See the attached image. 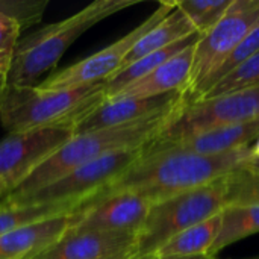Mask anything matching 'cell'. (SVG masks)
<instances>
[{
  "mask_svg": "<svg viewBox=\"0 0 259 259\" xmlns=\"http://www.w3.org/2000/svg\"><path fill=\"white\" fill-rule=\"evenodd\" d=\"M138 2L140 0H96L71 17L47 24L29 36H24L14 50L8 85H36V80L58 65L67 49L85 30Z\"/></svg>",
  "mask_w": 259,
  "mask_h": 259,
  "instance_id": "obj_4",
  "label": "cell"
},
{
  "mask_svg": "<svg viewBox=\"0 0 259 259\" xmlns=\"http://www.w3.org/2000/svg\"><path fill=\"white\" fill-rule=\"evenodd\" d=\"M143 147L118 150L108 153L99 159H94L76 170L67 173L61 179L52 182L50 185L27 194L20 199L8 200L5 205H52V203H76L96 194L114 179H117L126 168H129L141 155Z\"/></svg>",
  "mask_w": 259,
  "mask_h": 259,
  "instance_id": "obj_7",
  "label": "cell"
},
{
  "mask_svg": "<svg viewBox=\"0 0 259 259\" xmlns=\"http://www.w3.org/2000/svg\"><path fill=\"white\" fill-rule=\"evenodd\" d=\"M256 259H259V258H256Z\"/></svg>",
  "mask_w": 259,
  "mask_h": 259,
  "instance_id": "obj_34",
  "label": "cell"
},
{
  "mask_svg": "<svg viewBox=\"0 0 259 259\" xmlns=\"http://www.w3.org/2000/svg\"><path fill=\"white\" fill-rule=\"evenodd\" d=\"M252 158L253 159H259V137L256 138V141L252 146Z\"/></svg>",
  "mask_w": 259,
  "mask_h": 259,
  "instance_id": "obj_32",
  "label": "cell"
},
{
  "mask_svg": "<svg viewBox=\"0 0 259 259\" xmlns=\"http://www.w3.org/2000/svg\"><path fill=\"white\" fill-rule=\"evenodd\" d=\"M226 178L152 203L137 235L134 259L153 255L179 232L222 214L228 196Z\"/></svg>",
  "mask_w": 259,
  "mask_h": 259,
  "instance_id": "obj_5",
  "label": "cell"
},
{
  "mask_svg": "<svg viewBox=\"0 0 259 259\" xmlns=\"http://www.w3.org/2000/svg\"><path fill=\"white\" fill-rule=\"evenodd\" d=\"M77 208L76 203H52V205H5L0 202V235L8 234L26 225L47 220L62 214H71Z\"/></svg>",
  "mask_w": 259,
  "mask_h": 259,
  "instance_id": "obj_21",
  "label": "cell"
},
{
  "mask_svg": "<svg viewBox=\"0 0 259 259\" xmlns=\"http://www.w3.org/2000/svg\"><path fill=\"white\" fill-rule=\"evenodd\" d=\"M194 47L196 44L179 52L178 55L161 64L158 68L143 76L141 79L129 83L120 93H117L109 99H115V97L147 99V97H158L176 91L184 93L190 83V77L193 71Z\"/></svg>",
  "mask_w": 259,
  "mask_h": 259,
  "instance_id": "obj_14",
  "label": "cell"
},
{
  "mask_svg": "<svg viewBox=\"0 0 259 259\" xmlns=\"http://www.w3.org/2000/svg\"><path fill=\"white\" fill-rule=\"evenodd\" d=\"M152 202L134 193H118L96 205L71 212V226L82 231H105L138 235Z\"/></svg>",
  "mask_w": 259,
  "mask_h": 259,
  "instance_id": "obj_11",
  "label": "cell"
},
{
  "mask_svg": "<svg viewBox=\"0 0 259 259\" xmlns=\"http://www.w3.org/2000/svg\"><path fill=\"white\" fill-rule=\"evenodd\" d=\"M194 33L197 32L194 30L188 18L176 8V3H175V9L135 42L132 50L127 53L121 68L141 59L146 55H150L153 52L173 46L175 42L187 36H191Z\"/></svg>",
  "mask_w": 259,
  "mask_h": 259,
  "instance_id": "obj_17",
  "label": "cell"
},
{
  "mask_svg": "<svg viewBox=\"0 0 259 259\" xmlns=\"http://www.w3.org/2000/svg\"><path fill=\"white\" fill-rule=\"evenodd\" d=\"M259 26V0H234L225 17L206 33L200 35L194 47V64L190 83L184 91L190 102L199 87L238 46Z\"/></svg>",
  "mask_w": 259,
  "mask_h": 259,
  "instance_id": "obj_8",
  "label": "cell"
},
{
  "mask_svg": "<svg viewBox=\"0 0 259 259\" xmlns=\"http://www.w3.org/2000/svg\"><path fill=\"white\" fill-rule=\"evenodd\" d=\"M141 259H215V258H212V256H208V255H205V256H194V258H167V256L150 255V256H146V258H141Z\"/></svg>",
  "mask_w": 259,
  "mask_h": 259,
  "instance_id": "obj_29",
  "label": "cell"
},
{
  "mask_svg": "<svg viewBox=\"0 0 259 259\" xmlns=\"http://www.w3.org/2000/svg\"><path fill=\"white\" fill-rule=\"evenodd\" d=\"M184 100V93L176 91L158 97L137 99V97H115L106 99L91 114L82 118L74 127V134H83L90 131L108 129L121 124H129L143 118H147L161 111L175 108Z\"/></svg>",
  "mask_w": 259,
  "mask_h": 259,
  "instance_id": "obj_13",
  "label": "cell"
},
{
  "mask_svg": "<svg viewBox=\"0 0 259 259\" xmlns=\"http://www.w3.org/2000/svg\"><path fill=\"white\" fill-rule=\"evenodd\" d=\"M73 135V126L8 134L0 141V184L12 191Z\"/></svg>",
  "mask_w": 259,
  "mask_h": 259,
  "instance_id": "obj_10",
  "label": "cell"
},
{
  "mask_svg": "<svg viewBox=\"0 0 259 259\" xmlns=\"http://www.w3.org/2000/svg\"><path fill=\"white\" fill-rule=\"evenodd\" d=\"M226 181V206L259 205V171L246 167L244 164L228 175Z\"/></svg>",
  "mask_w": 259,
  "mask_h": 259,
  "instance_id": "obj_25",
  "label": "cell"
},
{
  "mask_svg": "<svg viewBox=\"0 0 259 259\" xmlns=\"http://www.w3.org/2000/svg\"><path fill=\"white\" fill-rule=\"evenodd\" d=\"M258 137L259 118H256L247 123L219 127L214 131L203 132V134L191 135L182 140L161 141L153 137L150 141L158 146L176 147V149L191 152L196 155L212 156V155H225V153H231L244 147H250V144L255 143Z\"/></svg>",
  "mask_w": 259,
  "mask_h": 259,
  "instance_id": "obj_15",
  "label": "cell"
},
{
  "mask_svg": "<svg viewBox=\"0 0 259 259\" xmlns=\"http://www.w3.org/2000/svg\"><path fill=\"white\" fill-rule=\"evenodd\" d=\"M21 26L6 15H0V68L9 71L14 50L20 41Z\"/></svg>",
  "mask_w": 259,
  "mask_h": 259,
  "instance_id": "obj_27",
  "label": "cell"
},
{
  "mask_svg": "<svg viewBox=\"0 0 259 259\" xmlns=\"http://www.w3.org/2000/svg\"><path fill=\"white\" fill-rule=\"evenodd\" d=\"M246 167H249V168H252V170H256V171H259V159H250L247 164H246Z\"/></svg>",
  "mask_w": 259,
  "mask_h": 259,
  "instance_id": "obj_33",
  "label": "cell"
},
{
  "mask_svg": "<svg viewBox=\"0 0 259 259\" xmlns=\"http://www.w3.org/2000/svg\"><path fill=\"white\" fill-rule=\"evenodd\" d=\"M71 226V214L56 215L0 235V259H32Z\"/></svg>",
  "mask_w": 259,
  "mask_h": 259,
  "instance_id": "obj_16",
  "label": "cell"
},
{
  "mask_svg": "<svg viewBox=\"0 0 259 259\" xmlns=\"http://www.w3.org/2000/svg\"><path fill=\"white\" fill-rule=\"evenodd\" d=\"M259 234V205L225 206L222 211L220 234L209 252V256L215 255L250 235Z\"/></svg>",
  "mask_w": 259,
  "mask_h": 259,
  "instance_id": "obj_20",
  "label": "cell"
},
{
  "mask_svg": "<svg viewBox=\"0 0 259 259\" xmlns=\"http://www.w3.org/2000/svg\"><path fill=\"white\" fill-rule=\"evenodd\" d=\"M199 38H200V35L194 33L191 36H187V38L175 42L173 46H168L165 49H161L158 52L146 55L141 59H138V61L123 67V68H120L115 74H112L109 79L105 80V83H106V99L115 96L117 93H120L129 83H132V82L141 79L143 76L149 74L150 71L158 68L161 64H164L165 61H168L170 58H173L179 52L185 50L187 47H190L193 44H196L199 41Z\"/></svg>",
  "mask_w": 259,
  "mask_h": 259,
  "instance_id": "obj_19",
  "label": "cell"
},
{
  "mask_svg": "<svg viewBox=\"0 0 259 259\" xmlns=\"http://www.w3.org/2000/svg\"><path fill=\"white\" fill-rule=\"evenodd\" d=\"M256 87H259V52L246 62H243L241 65H238L235 70H232L229 74H226L223 79H220L217 83H214L199 99L219 97V96L232 94Z\"/></svg>",
  "mask_w": 259,
  "mask_h": 259,
  "instance_id": "obj_24",
  "label": "cell"
},
{
  "mask_svg": "<svg viewBox=\"0 0 259 259\" xmlns=\"http://www.w3.org/2000/svg\"><path fill=\"white\" fill-rule=\"evenodd\" d=\"M250 159L252 146L225 155L206 156L149 141L143 146L140 158L129 168L109 185L80 202L76 211H83L118 193H134L156 203L219 181Z\"/></svg>",
  "mask_w": 259,
  "mask_h": 259,
  "instance_id": "obj_1",
  "label": "cell"
},
{
  "mask_svg": "<svg viewBox=\"0 0 259 259\" xmlns=\"http://www.w3.org/2000/svg\"><path fill=\"white\" fill-rule=\"evenodd\" d=\"M259 52V26L255 27L247 36H244L238 46L223 59V62L209 74V77L199 87V90L196 91V94L193 96V99L190 102L197 100L202 94H205L214 83H217L220 79H223L226 74H229L232 70H235L238 65H241L243 62H246L247 59H250L252 56H255Z\"/></svg>",
  "mask_w": 259,
  "mask_h": 259,
  "instance_id": "obj_23",
  "label": "cell"
},
{
  "mask_svg": "<svg viewBox=\"0 0 259 259\" xmlns=\"http://www.w3.org/2000/svg\"><path fill=\"white\" fill-rule=\"evenodd\" d=\"M256 118H259V87L194 102H185L184 99L155 138L175 141Z\"/></svg>",
  "mask_w": 259,
  "mask_h": 259,
  "instance_id": "obj_6",
  "label": "cell"
},
{
  "mask_svg": "<svg viewBox=\"0 0 259 259\" xmlns=\"http://www.w3.org/2000/svg\"><path fill=\"white\" fill-rule=\"evenodd\" d=\"M49 0H0V15L14 18L21 30L42 20Z\"/></svg>",
  "mask_w": 259,
  "mask_h": 259,
  "instance_id": "obj_26",
  "label": "cell"
},
{
  "mask_svg": "<svg viewBox=\"0 0 259 259\" xmlns=\"http://www.w3.org/2000/svg\"><path fill=\"white\" fill-rule=\"evenodd\" d=\"M8 76H9V71L0 68V99L3 97V94L8 88Z\"/></svg>",
  "mask_w": 259,
  "mask_h": 259,
  "instance_id": "obj_28",
  "label": "cell"
},
{
  "mask_svg": "<svg viewBox=\"0 0 259 259\" xmlns=\"http://www.w3.org/2000/svg\"><path fill=\"white\" fill-rule=\"evenodd\" d=\"M9 193H11V190L5 184H0V202H3L9 196Z\"/></svg>",
  "mask_w": 259,
  "mask_h": 259,
  "instance_id": "obj_30",
  "label": "cell"
},
{
  "mask_svg": "<svg viewBox=\"0 0 259 259\" xmlns=\"http://www.w3.org/2000/svg\"><path fill=\"white\" fill-rule=\"evenodd\" d=\"M134 252H126V253H120V255H115V256H109V258L103 259H134Z\"/></svg>",
  "mask_w": 259,
  "mask_h": 259,
  "instance_id": "obj_31",
  "label": "cell"
},
{
  "mask_svg": "<svg viewBox=\"0 0 259 259\" xmlns=\"http://www.w3.org/2000/svg\"><path fill=\"white\" fill-rule=\"evenodd\" d=\"M105 100V80L59 90L8 85L0 99V123L8 134L56 126L76 127Z\"/></svg>",
  "mask_w": 259,
  "mask_h": 259,
  "instance_id": "obj_3",
  "label": "cell"
},
{
  "mask_svg": "<svg viewBox=\"0 0 259 259\" xmlns=\"http://www.w3.org/2000/svg\"><path fill=\"white\" fill-rule=\"evenodd\" d=\"M222 214L194 225L173 238H170L164 246H161L153 255L167 258H194V256H209V252L220 234Z\"/></svg>",
  "mask_w": 259,
  "mask_h": 259,
  "instance_id": "obj_18",
  "label": "cell"
},
{
  "mask_svg": "<svg viewBox=\"0 0 259 259\" xmlns=\"http://www.w3.org/2000/svg\"><path fill=\"white\" fill-rule=\"evenodd\" d=\"M179 105L129 124L74 134L59 150H56L21 184H18L6 199L14 200L32 194L61 179L77 167L99 159L108 153L143 147L165 126Z\"/></svg>",
  "mask_w": 259,
  "mask_h": 259,
  "instance_id": "obj_2",
  "label": "cell"
},
{
  "mask_svg": "<svg viewBox=\"0 0 259 259\" xmlns=\"http://www.w3.org/2000/svg\"><path fill=\"white\" fill-rule=\"evenodd\" d=\"M234 0H175L199 35L211 30L228 12Z\"/></svg>",
  "mask_w": 259,
  "mask_h": 259,
  "instance_id": "obj_22",
  "label": "cell"
},
{
  "mask_svg": "<svg viewBox=\"0 0 259 259\" xmlns=\"http://www.w3.org/2000/svg\"><path fill=\"white\" fill-rule=\"evenodd\" d=\"M135 247L134 234L68 228L62 237L32 259H103L126 252L135 253Z\"/></svg>",
  "mask_w": 259,
  "mask_h": 259,
  "instance_id": "obj_12",
  "label": "cell"
},
{
  "mask_svg": "<svg viewBox=\"0 0 259 259\" xmlns=\"http://www.w3.org/2000/svg\"><path fill=\"white\" fill-rule=\"evenodd\" d=\"M173 9L175 2H161L159 6L129 33H126L111 46L102 49L100 52L85 58L83 61L76 62L58 73H53L44 82H41L39 87L53 90L76 88L109 79L121 68L127 53L132 50L135 42L141 36H144L153 26H156L161 20H164Z\"/></svg>",
  "mask_w": 259,
  "mask_h": 259,
  "instance_id": "obj_9",
  "label": "cell"
}]
</instances>
